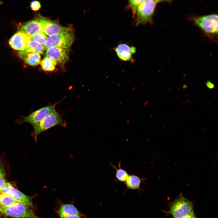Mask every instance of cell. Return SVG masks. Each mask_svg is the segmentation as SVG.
Returning <instances> with one entry per match:
<instances>
[{
    "instance_id": "1",
    "label": "cell",
    "mask_w": 218,
    "mask_h": 218,
    "mask_svg": "<svg viewBox=\"0 0 218 218\" xmlns=\"http://www.w3.org/2000/svg\"><path fill=\"white\" fill-rule=\"evenodd\" d=\"M171 1L144 0L139 5L135 15L136 26L147 23L152 24L153 17L157 5L162 2H170Z\"/></svg>"
},
{
    "instance_id": "2",
    "label": "cell",
    "mask_w": 218,
    "mask_h": 218,
    "mask_svg": "<svg viewBox=\"0 0 218 218\" xmlns=\"http://www.w3.org/2000/svg\"><path fill=\"white\" fill-rule=\"evenodd\" d=\"M218 15L212 14L191 17L194 24L208 37H213L218 34Z\"/></svg>"
},
{
    "instance_id": "3",
    "label": "cell",
    "mask_w": 218,
    "mask_h": 218,
    "mask_svg": "<svg viewBox=\"0 0 218 218\" xmlns=\"http://www.w3.org/2000/svg\"><path fill=\"white\" fill-rule=\"evenodd\" d=\"M66 124L60 114L55 110L33 126L32 135L36 141L38 136L42 132L56 126L65 127Z\"/></svg>"
},
{
    "instance_id": "4",
    "label": "cell",
    "mask_w": 218,
    "mask_h": 218,
    "mask_svg": "<svg viewBox=\"0 0 218 218\" xmlns=\"http://www.w3.org/2000/svg\"><path fill=\"white\" fill-rule=\"evenodd\" d=\"M193 213V202L182 195L173 202L168 211L173 218H182Z\"/></svg>"
},
{
    "instance_id": "5",
    "label": "cell",
    "mask_w": 218,
    "mask_h": 218,
    "mask_svg": "<svg viewBox=\"0 0 218 218\" xmlns=\"http://www.w3.org/2000/svg\"><path fill=\"white\" fill-rule=\"evenodd\" d=\"M0 212L4 215L14 218H39L29 206L18 202L7 207H0Z\"/></svg>"
},
{
    "instance_id": "6",
    "label": "cell",
    "mask_w": 218,
    "mask_h": 218,
    "mask_svg": "<svg viewBox=\"0 0 218 218\" xmlns=\"http://www.w3.org/2000/svg\"><path fill=\"white\" fill-rule=\"evenodd\" d=\"M74 39L73 31L60 33L48 37L44 46L46 49L53 47L69 49Z\"/></svg>"
},
{
    "instance_id": "7",
    "label": "cell",
    "mask_w": 218,
    "mask_h": 218,
    "mask_svg": "<svg viewBox=\"0 0 218 218\" xmlns=\"http://www.w3.org/2000/svg\"><path fill=\"white\" fill-rule=\"evenodd\" d=\"M0 193L8 195L16 202L26 205L30 207L34 206L32 201L34 197L28 196L14 187L10 183L6 182L1 191Z\"/></svg>"
},
{
    "instance_id": "8",
    "label": "cell",
    "mask_w": 218,
    "mask_h": 218,
    "mask_svg": "<svg viewBox=\"0 0 218 218\" xmlns=\"http://www.w3.org/2000/svg\"><path fill=\"white\" fill-rule=\"evenodd\" d=\"M41 24L45 34L48 36L64 32L73 31L71 27L61 26L56 22L40 16L37 18Z\"/></svg>"
},
{
    "instance_id": "9",
    "label": "cell",
    "mask_w": 218,
    "mask_h": 218,
    "mask_svg": "<svg viewBox=\"0 0 218 218\" xmlns=\"http://www.w3.org/2000/svg\"><path fill=\"white\" fill-rule=\"evenodd\" d=\"M58 103L48 105L40 108L24 117L23 121L27 122L34 126L47 116L55 110V107Z\"/></svg>"
},
{
    "instance_id": "10",
    "label": "cell",
    "mask_w": 218,
    "mask_h": 218,
    "mask_svg": "<svg viewBox=\"0 0 218 218\" xmlns=\"http://www.w3.org/2000/svg\"><path fill=\"white\" fill-rule=\"evenodd\" d=\"M68 49L53 47L47 49L46 54L57 64L63 66L68 60Z\"/></svg>"
},
{
    "instance_id": "11",
    "label": "cell",
    "mask_w": 218,
    "mask_h": 218,
    "mask_svg": "<svg viewBox=\"0 0 218 218\" xmlns=\"http://www.w3.org/2000/svg\"><path fill=\"white\" fill-rule=\"evenodd\" d=\"M117 56L121 61L134 62L135 61L133 55L136 51V48L134 46H130L127 44L121 43L119 44L114 48Z\"/></svg>"
},
{
    "instance_id": "12",
    "label": "cell",
    "mask_w": 218,
    "mask_h": 218,
    "mask_svg": "<svg viewBox=\"0 0 218 218\" xmlns=\"http://www.w3.org/2000/svg\"><path fill=\"white\" fill-rule=\"evenodd\" d=\"M30 39V36L24 32L19 31L11 37L9 43L13 49L21 51L26 47L28 42Z\"/></svg>"
},
{
    "instance_id": "13",
    "label": "cell",
    "mask_w": 218,
    "mask_h": 218,
    "mask_svg": "<svg viewBox=\"0 0 218 218\" xmlns=\"http://www.w3.org/2000/svg\"><path fill=\"white\" fill-rule=\"evenodd\" d=\"M58 208L55 210L60 218H63L71 215H78L81 217L84 216L72 203L64 204L59 201Z\"/></svg>"
},
{
    "instance_id": "14",
    "label": "cell",
    "mask_w": 218,
    "mask_h": 218,
    "mask_svg": "<svg viewBox=\"0 0 218 218\" xmlns=\"http://www.w3.org/2000/svg\"><path fill=\"white\" fill-rule=\"evenodd\" d=\"M19 31L24 32L29 36L44 32L43 28L37 19L31 20L22 25L19 28Z\"/></svg>"
},
{
    "instance_id": "15",
    "label": "cell",
    "mask_w": 218,
    "mask_h": 218,
    "mask_svg": "<svg viewBox=\"0 0 218 218\" xmlns=\"http://www.w3.org/2000/svg\"><path fill=\"white\" fill-rule=\"evenodd\" d=\"M147 178L142 177L134 174L129 175L124 183L126 189L132 190H142L141 188V184L145 182Z\"/></svg>"
},
{
    "instance_id": "16",
    "label": "cell",
    "mask_w": 218,
    "mask_h": 218,
    "mask_svg": "<svg viewBox=\"0 0 218 218\" xmlns=\"http://www.w3.org/2000/svg\"><path fill=\"white\" fill-rule=\"evenodd\" d=\"M45 49V48L44 46L30 39L28 42L26 47L24 50L19 51L18 54L21 58L23 54L29 53L42 54Z\"/></svg>"
},
{
    "instance_id": "17",
    "label": "cell",
    "mask_w": 218,
    "mask_h": 218,
    "mask_svg": "<svg viewBox=\"0 0 218 218\" xmlns=\"http://www.w3.org/2000/svg\"><path fill=\"white\" fill-rule=\"evenodd\" d=\"M21 58H22L27 64L33 66L39 65L41 61V56L37 53H29L22 55Z\"/></svg>"
},
{
    "instance_id": "18",
    "label": "cell",
    "mask_w": 218,
    "mask_h": 218,
    "mask_svg": "<svg viewBox=\"0 0 218 218\" xmlns=\"http://www.w3.org/2000/svg\"><path fill=\"white\" fill-rule=\"evenodd\" d=\"M121 162H119L117 168L113 164H110L111 166L116 170L115 177L116 181L124 183L130 174L126 170L121 168Z\"/></svg>"
},
{
    "instance_id": "19",
    "label": "cell",
    "mask_w": 218,
    "mask_h": 218,
    "mask_svg": "<svg viewBox=\"0 0 218 218\" xmlns=\"http://www.w3.org/2000/svg\"><path fill=\"white\" fill-rule=\"evenodd\" d=\"M40 64L41 69L45 72L53 71L57 65L55 62L46 56L41 61Z\"/></svg>"
},
{
    "instance_id": "20",
    "label": "cell",
    "mask_w": 218,
    "mask_h": 218,
    "mask_svg": "<svg viewBox=\"0 0 218 218\" xmlns=\"http://www.w3.org/2000/svg\"><path fill=\"white\" fill-rule=\"evenodd\" d=\"M16 202L10 196L3 193L0 194V207H7L14 204Z\"/></svg>"
},
{
    "instance_id": "21",
    "label": "cell",
    "mask_w": 218,
    "mask_h": 218,
    "mask_svg": "<svg viewBox=\"0 0 218 218\" xmlns=\"http://www.w3.org/2000/svg\"><path fill=\"white\" fill-rule=\"evenodd\" d=\"M144 1V0H130L128 1L127 8L130 9L131 10L133 18H135L138 7Z\"/></svg>"
},
{
    "instance_id": "22",
    "label": "cell",
    "mask_w": 218,
    "mask_h": 218,
    "mask_svg": "<svg viewBox=\"0 0 218 218\" xmlns=\"http://www.w3.org/2000/svg\"><path fill=\"white\" fill-rule=\"evenodd\" d=\"M31 40L44 46L48 37L44 32L38 33L30 36Z\"/></svg>"
},
{
    "instance_id": "23",
    "label": "cell",
    "mask_w": 218,
    "mask_h": 218,
    "mask_svg": "<svg viewBox=\"0 0 218 218\" xmlns=\"http://www.w3.org/2000/svg\"><path fill=\"white\" fill-rule=\"evenodd\" d=\"M30 6L31 9L34 11L38 10L41 7L40 2L37 1H34L31 2Z\"/></svg>"
},
{
    "instance_id": "24",
    "label": "cell",
    "mask_w": 218,
    "mask_h": 218,
    "mask_svg": "<svg viewBox=\"0 0 218 218\" xmlns=\"http://www.w3.org/2000/svg\"><path fill=\"white\" fill-rule=\"evenodd\" d=\"M6 182L5 176H0V191Z\"/></svg>"
},
{
    "instance_id": "25",
    "label": "cell",
    "mask_w": 218,
    "mask_h": 218,
    "mask_svg": "<svg viewBox=\"0 0 218 218\" xmlns=\"http://www.w3.org/2000/svg\"><path fill=\"white\" fill-rule=\"evenodd\" d=\"M5 170L2 162L0 159V176H5Z\"/></svg>"
},
{
    "instance_id": "26",
    "label": "cell",
    "mask_w": 218,
    "mask_h": 218,
    "mask_svg": "<svg viewBox=\"0 0 218 218\" xmlns=\"http://www.w3.org/2000/svg\"><path fill=\"white\" fill-rule=\"evenodd\" d=\"M206 86L208 88L212 89L214 88V85L210 81L207 80L205 83Z\"/></svg>"
},
{
    "instance_id": "27",
    "label": "cell",
    "mask_w": 218,
    "mask_h": 218,
    "mask_svg": "<svg viewBox=\"0 0 218 218\" xmlns=\"http://www.w3.org/2000/svg\"><path fill=\"white\" fill-rule=\"evenodd\" d=\"M182 218H198L195 215L194 213H192Z\"/></svg>"
},
{
    "instance_id": "28",
    "label": "cell",
    "mask_w": 218,
    "mask_h": 218,
    "mask_svg": "<svg viewBox=\"0 0 218 218\" xmlns=\"http://www.w3.org/2000/svg\"><path fill=\"white\" fill-rule=\"evenodd\" d=\"M81 217L79 215H74L69 216L63 218H81Z\"/></svg>"
},
{
    "instance_id": "29",
    "label": "cell",
    "mask_w": 218,
    "mask_h": 218,
    "mask_svg": "<svg viewBox=\"0 0 218 218\" xmlns=\"http://www.w3.org/2000/svg\"><path fill=\"white\" fill-rule=\"evenodd\" d=\"M183 88L184 89H186L187 88V86L186 85H184L183 86Z\"/></svg>"
},
{
    "instance_id": "30",
    "label": "cell",
    "mask_w": 218,
    "mask_h": 218,
    "mask_svg": "<svg viewBox=\"0 0 218 218\" xmlns=\"http://www.w3.org/2000/svg\"></svg>"
}]
</instances>
